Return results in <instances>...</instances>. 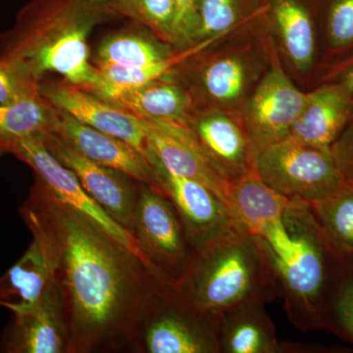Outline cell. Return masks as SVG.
I'll return each mask as SVG.
<instances>
[{"mask_svg": "<svg viewBox=\"0 0 353 353\" xmlns=\"http://www.w3.org/2000/svg\"><path fill=\"white\" fill-rule=\"evenodd\" d=\"M14 157L34 171V181L57 201L92 220L141 259L132 234L117 224L85 192L75 174L48 152L43 136L26 139Z\"/></svg>", "mask_w": 353, "mask_h": 353, "instance_id": "8", "label": "cell"}, {"mask_svg": "<svg viewBox=\"0 0 353 353\" xmlns=\"http://www.w3.org/2000/svg\"><path fill=\"white\" fill-rule=\"evenodd\" d=\"M188 126L230 185L256 175V150L245 129L233 118L216 111L199 110Z\"/></svg>", "mask_w": 353, "mask_h": 353, "instance_id": "15", "label": "cell"}, {"mask_svg": "<svg viewBox=\"0 0 353 353\" xmlns=\"http://www.w3.org/2000/svg\"><path fill=\"white\" fill-rule=\"evenodd\" d=\"M141 122L150 146V163L157 161L174 175L204 183L229 206L230 183L209 160L196 134L188 125L174 121Z\"/></svg>", "mask_w": 353, "mask_h": 353, "instance_id": "11", "label": "cell"}, {"mask_svg": "<svg viewBox=\"0 0 353 353\" xmlns=\"http://www.w3.org/2000/svg\"><path fill=\"white\" fill-rule=\"evenodd\" d=\"M1 348L8 353H71L63 309L54 281L31 310L14 315Z\"/></svg>", "mask_w": 353, "mask_h": 353, "instance_id": "16", "label": "cell"}, {"mask_svg": "<svg viewBox=\"0 0 353 353\" xmlns=\"http://www.w3.org/2000/svg\"><path fill=\"white\" fill-rule=\"evenodd\" d=\"M54 108L39 94L13 104H0V157L14 155L21 143L52 130Z\"/></svg>", "mask_w": 353, "mask_h": 353, "instance_id": "23", "label": "cell"}, {"mask_svg": "<svg viewBox=\"0 0 353 353\" xmlns=\"http://www.w3.org/2000/svg\"><path fill=\"white\" fill-rule=\"evenodd\" d=\"M218 319L176 301L163 285L139 323L130 352L139 353H219Z\"/></svg>", "mask_w": 353, "mask_h": 353, "instance_id": "7", "label": "cell"}, {"mask_svg": "<svg viewBox=\"0 0 353 353\" xmlns=\"http://www.w3.org/2000/svg\"><path fill=\"white\" fill-rule=\"evenodd\" d=\"M219 353H278L275 326L263 303H248L221 315L217 323Z\"/></svg>", "mask_w": 353, "mask_h": 353, "instance_id": "19", "label": "cell"}, {"mask_svg": "<svg viewBox=\"0 0 353 353\" xmlns=\"http://www.w3.org/2000/svg\"><path fill=\"white\" fill-rule=\"evenodd\" d=\"M39 92L53 108L88 127L126 141L150 159L143 122L124 109L109 103L92 90L65 81L43 80Z\"/></svg>", "mask_w": 353, "mask_h": 353, "instance_id": "9", "label": "cell"}, {"mask_svg": "<svg viewBox=\"0 0 353 353\" xmlns=\"http://www.w3.org/2000/svg\"><path fill=\"white\" fill-rule=\"evenodd\" d=\"M331 150L345 183L353 185V115Z\"/></svg>", "mask_w": 353, "mask_h": 353, "instance_id": "33", "label": "cell"}, {"mask_svg": "<svg viewBox=\"0 0 353 353\" xmlns=\"http://www.w3.org/2000/svg\"><path fill=\"white\" fill-rule=\"evenodd\" d=\"M43 141L48 152L75 174L92 199L117 224L131 233L141 182L123 172L88 159L53 132L44 134Z\"/></svg>", "mask_w": 353, "mask_h": 353, "instance_id": "10", "label": "cell"}, {"mask_svg": "<svg viewBox=\"0 0 353 353\" xmlns=\"http://www.w3.org/2000/svg\"><path fill=\"white\" fill-rule=\"evenodd\" d=\"M183 64L174 75L189 90L192 99L199 92L211 101L227 103L240 99L245 92L248 75L245 64L238 58H218L197 70H188Z\"/></svg>", "mask_w": 353, "mask_h": 353, "instance_id": "22", "label": "cell"}, {"mask_svg": "<svg viewBox=\"0 0 353 353\" xmlns=\"http://www.w3.org/2000/svg\"><path fill=\"white\" fill-rule=\"evenodd\" d=\"M353 115V101L340 83H330L306 94L305 103L287 139L331 148Z\"/></svg>", "mask_w": 353, "mask_h": 353, "instance_id": "17", "label": "cell"}, {"mask_svg": "<svg viewBox=\"0 0 353 353\" xmlns=\"http://www.w3.org/2000/svg\"><path fill=\"white\" fill-rule=\"evenodd\" d=\"M39 83L16 65L0 61V104H13L41 94Z\"/></svg>", "mask_w": 353, "mask_h": 353, "instance_id": "31", "label": "cell"}, {"mask_svg": "<svg viewBox=\"0 0 353 353\" xmlns=\"http://www.w3.org/2000/svg\"><path fill=\"white\" fill-rule=\"evenodd\" d=\"M334 83H340L341 87L347 90V94L352 97L353 101V60L348 64V66L343 68V71L341 72L339 81H336Z\"/></svg>", "mask_w": 353, "mask_h": 353, "instance_id": "34", "label": "cell"}, {"mask_svg": "<svg viewBox=\"0 0 353 353\" xmlns=\"http://www.w3.org/2000/svg\"><path fill=\"white\" fill-rule=\"evenodd\" d=\"M20 213L50 265L71 353L130 350L163 284L139 255L36 181Z\"/></svg>", "mask_w": 353, "mask_h": 353, "instance_id": "1", "label": "cell"}, {"mask_svg": "<svg viewBox=\"0 0 353 353\" xmlns=\"http://www.w3.org/2000/svg\"><path fill=\"white\" fill-rule=\"evenodd\" d=\"M102 99L145 121H174L188 125L196 111L192 94L174 72Z\"/></svg>", "mask_w": 353, "mask_h": 353, "instance_id": "18", "label": "cell"}, {"mask_svg": "<svg viewBox=\"0 0 353 353\" xmlns=\"http://www.w3.org/2000/svg\"><path fill=\"white\" fill-rule=\"evenodd\" d=\"M256 175L288 199L313 203L334 196L345 185L331 148L285 139L257 153Z\"/></svg>", "mask_w": 353, "mask_h": 353, "instance_id": "5", "label": "cell"}, {"mask_svg": "<svg viewBox=\"0 0 353 353\" xmlns=\"http://www.w3.org/2000/svg\"><path fill=\"white\" fill-rule=\"evenodd\" d=\"M175 4L173 46L183 50L196 43L199 0H175Z\"/></svg>", "mask_w": 353, "mask_h": 353, "instance_id": "32", "label": "cell"}, {"mask_svg": "<svg viewBox=\"0 0 353 353\" xmlns=\"http://www.w3.org/2000/svg\"><path fill=\"white\" fill-rule=\"evenodd\" d=\"M306 94L294 85L277 63L253 94L245 131L255 150L287 139L305 103Z\"/></svg>", "mask_w": 353, "mask_h": 353, "instance_id": "12", "label": "cell"}, {"mask_svg": "<svg viewBox=\"0 0 353 353\" xmlns=\"http://www.w3.org/2000/svg\"><path fill=\"white\" fill-rule=\"evenodd\" d=\"M309 204L316 220L339 252L353 257V185L345 183L334 196Z\"/></svg>", "mask_w": 353, "mask_h": 353, "instance_id": "26", "label": "cell"}, {"mask_svg": "<svg viewBox=\"0 0 353 353\" xmlns=\"http://www.w3.org/2000/svg\"><path fill=\"white\" fill-rule=\"evenodd\" d=\"M239 15L238 0H199L196 41L231 32Z\"/></svg>", "mask_w": 353, "mask_h": 353, "instance_id": "29", "label": "cell"}, {"mask_svg": "<svg viewBox=\"0 0 353 353\" xmlns=\"http://www.w3.org/2000/svg\"><path fill=\"white\" fill-rule=\"evenodd\" d=\"M224 34H226L202 39L183 50L174 51L171 55L163 60L146 65V66L132 69L95 68L99 75V83L97 90L92 92L99 97H106L121 90L139 87L163 78L165 76L170 75L172 72L175 71L183 62L203 52L206 48L222 38Z\"/></svg>", "mask_w": 353, "mask_h": 353, "instance_id": "24", "label": "cell"}, {"mask_svg": "<svg viewBox=\"0 0 353 353\" xmlns=\"http://www.w3.org/2000/svg\"><path fill=\"white\" fill-rule=\"evenodd\" d=\"M114 17H125L173 46L175 0H102Z\"/></svg>", "mask_w": 353, "mask_h": 353, "instance_id": "27", "label": "cell"}, {"mask_svg": "<svg viewBox=\"0 0 353 353\" xmlns=\"http://www.w3.org/2000/svg\"><path fill=\"white\" fill-rule=\"evenodd\" d=\"M141 259L163 285L175 284L194 246L172 202L157 188L141 183L131 232Z\"/></svg>", "mask_w": 353, "mask_h": 353, "instance_id": "6", "label": "cell"}, {"mask_svg": "<svg viewBox=\"0 0 353 353\" xmlns=\"http://www.w3.org/2000/svg\"><path fill=\"white\" fill-rule=\"evenodd\" d=\"M326 32L334 50L353 46V0H328Z\"/></svg>", "mask_w": 353, "mask_h": 353, "instance_id": "30", "label": "cell"}, {"mask_svg": "<svg viewBox=\"0 0 353 353\" xmlns=\"http://www.w3.org/2000/svg\"><path fill=\"white\" fill-rule=\"evenodd\" d=\"M322 329L353 347V257L343 264L322 316Z\"/></svg>", "mask_w": 353, "mask_h": 353, "instance_id": "28", "label": "cell"}, {"mask_svg": "<svg viewBox=\"0 0 353 353\" xmlns=\"http://www.w3.org/2000/svg\"><path fill=\"white\" fill-rule=\"evenodd\" d=\"M272 15L285 50L297 68H309L314 59V25L308 9L299 0H274Z\"/></svg>", "mask_w": 353, "mask_h": 353, "instance_id": "25", "label": "cell"}, {"mask_svg": "<svg viewBox=\"0 0 353 353\" xmlns=\"http://www.w3.org/2000/svg\"><path fill=\"white\" fill-rule=\"evenodd\" d=\"M51 281L48 259L32 240L19 261L0 277V306L14 315L27 312L41 301Z\"/></svg>", "mask_w": 353, "mask_h": 353, "instance_id": "20", "label": "cell"}, {"mask_svg": "<svg viewBox=\"0 0 353 353\" xmlns=\"http://www.w3.org/2000/svg\"><path fill=\"white\" fill-rule=\"evenodd\" d=\"M132 24L102 39L92 57L95 68H138L163 60L173 53L167 50L169 44L143 32L145 27Z\"/></svg>", "mask_w": 353, "mask_h": 353, "instance_id": "21", "label": "cell"}, {"mask_svg": "<svg viewBox=\"0 0 353 353\" xmlns=\"http://www.w3.org/2000/svg\"><path fill=\"white\" fill-rule=\"evenodd\" d=\"M165 285L176 301L213 319L243 304L282 297L261 243L236 222L194 248L182 277Z\"/></svg>", "mask_w": 353, "mask_h": 353, "instance_id": "4", "label": "cell"}, {"mask_svg": "<svg viewBox=\"0 0 353 353\" xmlns=\"http://www.w3.org/2000/svg\"><path fill=\"white\" fill-rule=\"evenodd\" d=\"M113 19L102 0H30L0 34V61L16 65L38 83L58 74L94 92L99 79L88 37Z\"/></svg>", "mask_w": 353, "mask_h": 353, "instance_id": "3", "label": "cell"}, {"mask_svg": "<svg viewBox=\"0 0 353 353\" xmlns=\"http://www.w3.org/2000/svg\"><path fill=\"white\" fill-rule=\"evenodd\" d=\"M54 110L50 132L70 148L95 163L123 172L139 182L159 189L157 169L139 150L122 139L88 127L55 108Z\"/></svg>", "mask_w": 353, "mask_h": 353, "instance_id": "13", "label": "cell"}, {"mask_svg": "<svg viewBox=\"0 0 353 353\" xmlns=\"http://www.w3.org/2000/svg\"><path fill=\"white\" fill-rule=\"evenodd\" d=\"M228 199L234 222L261 243L270 259L290 321L301 331L322 329L343 254L310 204L282 196L257 175L231 183Z\"/></svg>", "mask_w": 353, "mask_h": 353, "instance_id": "2", "label": "cell"}, {"mask_svg": "<svg viewBox=\"0 0 353 353\" xmlns=\"http://www.w3.org/2000/svg\"><path fill=\"white\" fill-rule=\"evenodd\" d=\"M159 189L180 215L194 248L220 234L234 222L226 202L201 182L174 175L158 162Z\"/></svg>", "mask_w": 353, "mask_h": 353, "instance_id": "14", "label": "cell"}]
</instances>
